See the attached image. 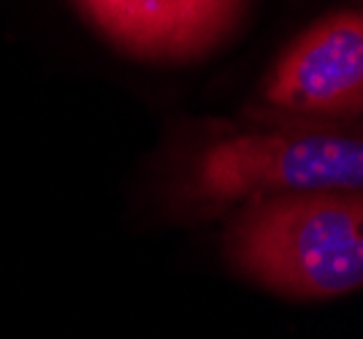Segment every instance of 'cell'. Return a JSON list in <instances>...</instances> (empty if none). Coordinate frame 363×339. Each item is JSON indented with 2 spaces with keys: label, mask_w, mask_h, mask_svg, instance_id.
Segmentation results:
<instances>
[{
  "label": "cell",
  "mask_w": 363,
  "mask_h": 339,
  "mask_svg": "<svg viewBox=\"0 0 363 339\" xmlns=\"http://www.w3.org/2000/svg\"><path fill=\"white\" fill-rule=\"evenodd\" d=\"M244 277L290 299H333L363 282V196L285 193L247 204L228 231Z\"/></svg>",
  "instance_id": "1"
},
{
  "label": "cell",
  "mask_w": 363,
  "mask_h": 339,
  "mask_svg": "<svg viewBox=\"0 0 363 339\" xmlns=\"http://www.w3.org/2000/svg\"><path fill=\"white\" fill-rule=\"evenodd\" d=\"M363 144L342 133H244L217 141L198 160L196 193L214 204L285 193H361Z\"/></svg>",
  "instance_id": "2"
},
{
  "label": "cell",
  "mask_w": 363,
  "mask_h": 339,
  "mask_svg": "<svg viewBox=\"0 0 363 339\" xmlns=\"http://www.w3.org/2000/svg\"><path fill=\"white\" fill-rule=\"evenodd\" d=\"M266 101L312 117H355L363 109V19L325 16L298 35L274 65Z\"/></svg>",
  "instance_id": "3"
},
{
  "label": "cell",
  "mask_w": 363,
  "mask_h": 339,
  "mask_svg": "<svg viewBox=\"0 0 363 339\" xmlns=\"http://www.w3.org/2000/svg\"><path fill=\"white\" fill-rule=\"evenodd\" d=\"M242 0H79L114 44L144 57H187L214 44Z\"/></svg>",
  "instance_id": "4"
}]
</instances>
